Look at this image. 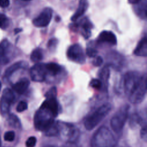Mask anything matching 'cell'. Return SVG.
Returning a JSON list of instances; mask_svg holds the SVG:
<instances>
[{
    "label": "cell",
    "mask_w": 147,
    "mask_h": 147,
    "mask_svg": "<svg viewBox=\"0 0 147 147\" xmlns=\"http://www.w3.org/2000/svg\"><path fill=\"white\" fill-rule=\"evenodd\" d=\"M46 99L34 116L35 128L45 132L55 122V118L59 113V105L56 96H45Z\"/></svg>",
    "instance_id": "cell-1"
},
{
    "label": "cell",
    "mask_w": 147,
    "mask_h": 147,
    "mask_svg": "<svg viewBox=\"0 0 147 147\" xmlns=\"http://www.w3.org/2000/svg\"><path fill=\"white\" fill-rule=\"evenodd\" d=\"M123 87L130 102L141 103L146 92V76L137 71H129L123 77Z\"/></svg>",
    "instance_id": "cell-2"
},
{
    "label": "cell",
    "mask_w": 147,
    "mask_h": 147,
    "mask_svg": "<svg viewBox=\"0 0 147 147\" xmlns=\"http://www.w3.org/2000/svg\"><path fill=\"white\" fill-rule=\"evenodd\" d=\"M115 138L106 126H101L94 133L91 140V147H114Z\"/></svg>",
    "instance_id": "cell-3"
},
{
    "label": "cell",
    "mask_w": 147,
    "mask_h": 147,
    "mask_svg": "<svg viewBox=\"0 0 147 147\" xmlns=\"http://www.w3.org/2000/svg\"><path fill=\"white\" fill-rule=\"evenodd\" d=\"M111 109V105L109 103H105L98 107L86 119L85 128L90 130L95 127L109 114Z\"/></svg>",
    "instance_id": "cell-4"
},
{
    "label": "cell",
    "mask_w": 147,
    "mask_h": 147,
    "mask_svg": "<svg viewBox=\"0 0 147 147\" xmlns=\"http://www.w3.org/2000/svg\"><path fill=\"white\" fill-rule=\"evenodd\" d=\"M57 136L68 142H75L79 137V131L74 125L64 122H57Z\"/></svg>",
    "instance_id": "cell-5"
},
{
    "label": "cell",
    "mask_w": 147,
    "mask_h": 147,
    "mask_svg": "<svg viewBox=\"0 0 147 147\" xmlns=\"http://www.w3.org/2000/svg\"><path fill=\"white\" fill-rule=\"evenodd\" d=\"M129 110V106L128 105H125L111 118L110 125L112 129L115 133H119L122 130L128 117Z\"/></svg>",
    "instance_id": "cell-6"
},
{
    "label": "cell",
    "mask_w": 147,
    "mask_h": 147,
    "mask_svg": "<svg viewBox=\"0 0 147 147\" xmlns=\"http://www.w3.org/2000/svg\"><path fill=\"white\" fill-rule=\"evenodd\" d=\"M15 100V95L11 90L6 88L2 92L0 100V111L2 115L9 113L11 105Z\"/></svg>",
    "instance_id": "cell-7"
},
{
    "label": "cell",
    "mask_w": 147,
    "mask_h": 147,
    "mask_svg": "<svg viewBox=\"0 0 147 147\" xmlns=\"http://www.w3.org/2000/svg\"><path fill=\"white\" fill-rule=\"evenodd\" d=\"M67 57L71 61L79 64H83L86 61V56L83 48L78 44L71 45L67 52Z\"/></svg>",
    "instance_id": "cell-8"
},
{
    "label": "cell",
    "mask_w": 147,
    "mask_h": 147,
    "mask_svg": "<svg viewBox=\"0 0 147 147\" xmlns=\"http://www.w3.org/2000/svg\"><path fill=\"white\" fill-rule=\"evenodd\" d=\"M32 80L36 82H44L47 78V73L45 63H37L30 69Z\"/></svg>",
    "instance_id": "cell-9"
},
{
    "label": "cell",
    "mask_w": 147,
    "mask_h": 147,
    "mask_svg": "<svg viewBox=\"0 0 147 147\" xmlns=\"http://www.w3.org/2000/svg\"><path fill=\"white\" fill-rule=\"evenodd\" d=\"M53 10L51 7H45L40 14L33 20V24L37 28L47 26L51 21Z\"/></svg>",
    "instance_id": "cell-10"
},
{
    "label": "cell",
    "mask_w": 147,
    "mask_h": 147,
    "mask_svg": "<svg viewBox=\"0 0 147 147\" xmlns=\"http://www.w3.org/2000/svg\"><path fill=\"white\" fill-rule=\"evenodd\" d=\"M98 42H106L110 45H116L117 42V40L115 34L111 31L103 30L100 33L98 36Z\"/></svg>",
    "instance_id": "cell-11"
},
{
    "label": "cell",
    "mask_w": 147,
    "mask_h": 147,
    "mask_svg": "<svg viewBox=\"0 0 147 147\" xmlns=\"http://www.w3.org/2000/svg\"><path fill=\"white\" fill-rule=\"evenodd\" d=\"M79 25L82 29V35L84 37V38H88L91 35V29L93 28V25L92 22L89 20L88 18L85 17L80 21Z\"/></svg>",
    "instance_id": "cell-12"
},
{
    "label": "cell",
    "mask_w": 147,
    "mask_h": 147,
    "mask_svg": "<svg viewBox=\"0 0 147 147\" xmlns=\"http://www.w3.org/2000/svg\"><path fill=\"white\" fill-rule=\"evenodd\" d=\"M28 64L24 61H20L15 63L6 69L4 73V76L6 79H8L17 71L21 69H25L28 67Z\"/></svg>",
    "instance_id": "cell-13"
},
{
    "label": "cell",
    "mask_w": 147,
    "mask_h": 147,
    "mask_svg": "<svg viewBox=\"0 0 147 147\" xmlns=\"http://www.w3.org/2000/svg\"><path fill=\"white\" fill-rule=\"evenodd\" d=\"M30 85V81L26 78H22L14 83L13 88L18 94H24Z\"/></svg>",
    "instance_id": "cell-14"
},
{
    "label": "cell",
    "mask_w": 147,
    "mask_h": 147,
    "mask_svg": "<svg viewBox=\"0 0 147 147\" xmlns=\"http://www.w3.org/2000/svg\"><path fill=\"white\" fill-rule=\"evenodd\" d=\"M88 7V2L87 0H80L79 2L78 7L73 16L71 17V20L72 21H77L80 17H82L87 11Z\"/></svg>",
    "instance_id": "cell-15"
},
{
    "label": "cell",
    "mask_w": 147,
    "mask_h": 147,
    "mask_svg": "<svg viewBox=\"0 0 147 147\" xmlns=\"http://www.w3.org/2000/svg\"><path fill=\"white\" fill-rule=\"evenodd\" d=\"M134 54L138 56L146 57L147 56V40L146 37L140 41L134 51Z\"/></svg>",
    "instance_id": "cell-16"
},
{
    "label": "cell",
    "mask_w": 147,
    "mask_h": 147,
    "mask_svg": "<svg viewBox=\"0 0 147 147\" xmlns=\"http://www.w3.org/2000/svg\"><path fill=\"white\" fill-rule=\"evenodd\" d=\"M45 68L47 75L51 76H55L59 75L62 70L61 67L55 63H48L45 64Z\"/></svg>",
    "instance_id": "cell-17"
},
{
    "label": "cell",
    "mask_w": 147,
    "mask_h": 147,
    "mask_svg": "<svg viewBox=\"0 0 147 147\" xmlns=\"http://www.w3.org/2000/svg\"><path fill=\"white\" fill-rule=\"evenodd\" d=\"M134 7V11L137 15L141 19H145L146 18V1L144 0V2H139Z\"/></svg>",
    "instance_id": "cell-18"
},
{
    "label": "cell",
    "mask_w": 147,
    "mask_h": 147,
    "mask_svg": "<svg viewBox=\"0 0 147 147\" xmlns=\"http://www.w3.org/2000/svg\"><path fill=\"white\" fill-rule=\"evenodd\" d=\"M44 58V53L43 51L41 49L39 48H37L34 49L31 55H30V59L33 62H39L42 60Z\"/></svg>",
    "instance_id": "cell-19"
},
{
    "label": "cell",
    "mask_w": 147,
    "mask_h": 147,
    "mask_svg": "<svg viewBox=\"0 0 147 147\" xmlns=\"http://www.w3.org/2000/svg\"><path fill=\"white\" fill-rule=\"evenodd\" d=\"M143 119L137 113L133 114L131 115L129 121V124L131 127L133 129L136 128L137 126L141 125L142 123Z\"/></svg>",
    "instance_id": "cell-20"
},
{
    "label": "cell",
    "mask_w": 147,
    "mask_h": 147,
    "mask_svg": "<svg viewBox=\"0 0 147 147\" xmlns=\"http://www.w3.org/2000/svg\"><path fill=\"white\" fill-rule=\"evenodd\" d=\"M7 122L9 125L16 129L20 128L21 127V122L18 118L14 114H11L8 117Z\"/></svg>",
    "instance_id": "cell-21"
},
{
    "label": "cell",
    "mask_w": 147,
    "mask_h": 147,
    "mask_svg": "<svg viewBox=\"0 0 147 147\" xmlns=\"http://www.w3.org/2000/svg\"><path fill=\"white\" fill-rule=\"evenodd\" d=\"M109 75L110 71L108 66H105L103 68H102L99 72V77L100 79L99 80L101 81L102 85L103 84H106L107 83L109 77Z\"/></svg>",
    "instance_id": "cell-22"
},
{
    "label": "cell",
    "mask_w": 147,
    "mask_h": 147,
    "mask_svg": "<svg viewBox=\"0 0 147 147\" xmlns=\"http://www.w3.org/2000/svg\"><path fill=\"white\" fill-rule=\"evenodd\" d=\"M9 43L7 40H2L0 43V59H3L9 47Z\"/></svg>",
    "instance_id": "cell-23"
},
{
    "label": "cell",
    "mask_w": 147,
    "mask_h": 147,
    "mask_svg": "<svg viewBox=\"0 0 147 147\" xmlns=\"http://www.w3.org/2000/svg\"><path fill=\"white\" fill-rule=\"evenodd\" d=\"M9 25L8 18L3 14L0 13V28L5 29Z\"/></svg>",
    "instance_id": "cell-24"
},
{
    "label": "cell",
    "mask_w": 147,
    "mask_h": 147,
    "mask_svg": "<svg viewBox=\"0 0 147 147\" xmlns=\"http://www.w3.org/2000/svg\"><path fill=\"white\" fill-rule=\"evenodd\" d=\"M59 41L56 38H52L48 41L47 47L50 51H53L56 48Z\"/></svg>",
    "instance_id": "cell-25"
},
{
    "label": "cell",
    "mask_w": 147,
    "mask_h": 147,
    "mask_svg": "<svg viewBox=\"0 0 147 147\" xmlns=\"http://www.w3.org/2000/svg\"><path fill=\"white\" fill-rule=\"evenodd\" d=\"M90 85L91 87L96 89V90H100L102 88V83L101 81L99 79H93L91 80Z\"/></svg>",
    "instance_id": "cell-26"
},
{
    "label": "cell",
    "mask_w": 147,
    "mask_h": 147,
    "mask_svg": "<svg viewBox=\"0 0 147 147\" xmlns=\"http://www.w3.org/2000/svg\"><path fill=\"white\" fill-rule=\"evenodd\" d=\"M98 53V51L92 47H88L86 48V54L90 57H95Z\"/></svg>",
    "instance_id": "cell-27"
},
{
    "label": "cell",
    "mask_w": 147,
    "mask_h": 147,
    "mask_svg": "<svg viewBox=\"0 0 147 147\" xmlns=\"http://www.w3.org/2000/svg\"><path fill=\"white\" fill-rule=\"evenodd\" d=\"M3 138L6 141L11 142L15 138V133L13 131H6L4 134Z\"/></svg>",
    "instance_id": "cell-28"
},
{
    "label": "cell",
    "mask_w": 147,
    "mask_h": 147,
    "mask_svg": "<svg viewBox=\"0 0 147 147\" xmlns=\"http://www.w3.org/2000/svg\"><path fill=\"white\" fill-rule=\"evenodd\" d=\"M28 109V104L25 101H20L17 107H16V110L17 112H22Z\"/></svg>",
    "instance_id": "cell-29"
},
{
    "label": "cell",
    "mask_w": 147,
    "mask_h": 147,
    "mask_svg": "<svg viewBox=\"0 0 147 147\" xmlns=\"http://www.w3.org/2000/svg\"><path fill=\"white\" fill-rule=\"evenodd\" d=\"M37 142V139L35 137L32 136L29 137L26 141V147H34Z\"/></svg>",
    "instance_id": "cell-30"
},
{
    "label": "cell",
    "mask_w": 147,
    "mask_h": 147,
    "mask_svg": "<svg viewBox=\"0 0 147 147\" xmlns=\"http://www.w3.org/2000/svg\"><path fill=\"white\" fill-rule=\"evenodd\" d=\"M103 62V60L102 57L100 56H96L92 61V64L95 67H99L100 66Z\"/></svg>",
    "instance_id": "cell-31"
},
{
    "label": "cell",
    "mask_w": 147,
    "mask_h": 147,
    "mask_svg": "<svg viewBox=\"0 0 147 147\" xmlns=\"http://www.w3.org/2000/svg\"><path fill=\"white\" fill-rule=\"evenodd\" d=\"M140 135L141 137L145 141L146 140V137H147V129H146V125L145 123L144 125H142V127L140 131Z\"/></svg>",
    "instance_id": "cell-32"
},
{
    "label": "cell",
    "mask_w": 147,
    "mask_h": 147,
    "mask_svg": "<svg viewBox=\"0 0 147 147\" xmlns=\"http://www.w3.org/2000/svg\"><path fill=\"white\" fill-rule=\"evenodd\" d=\"M10 4L9 0H0V7L2 8H5L9 6Z\"/></svg>",
    "instance_id": "cell-33"
},
{
    "label": "cell",
    "mask_w": 147,
    "mask_h": 147,
    "mask_svg": "<svg viewBox=\"0 0 147 147\" xmlns=\"http://www.w3.org/2000/svg\"><path fill=\"white\" fill-rule=\"evenodd\" d=\"M61 147H78L75 142H67L65 144L63 145Z\"/></svg>",
    "instance_id": "cell-34"
},
{
    "label": "cell",
    "mask_w": 147,
    "mask_h": 147,
    "mask_svg": "<svg viewBox=\"0 0 147 147\" xmlns=\"http://www.w3.org/2000/svg\"><path fill=\"white\" fill-rule=\"evenodd\" d=\"M141 0H128V2L131 3V4H133L135 5L137 3H138L139 2H140Z\"/></svg>",
    "instance_id": "cell-35"
},
{
    "label": "cell",
    "mask_w": 147,
    "mask_h": 147,
    "mask_svg": "<svg viewBox=\"0 0 147 147\" xmlns=\"http://www.w3.org/2000/svg\"><path fill=\"white\" fill-rule=\"evenodd\" d=\"M22 30V29H16L15 30H14V31H15V32H16V33H18V32H21Z\"/></svg>",
    "instance_id": "cell-36"
},
{
    "label": "cell",
    "mask_w": 147,
    "mask_h": 147,
    "mask_svg": "<svg viewBox=\"0 0 147 147\" xmlns=\"http://www.w3.org/2000/svg\"><path fill=\"white\" fill-rule=\"evenodd\" d=\"M55 20H56V21L57 22H59V21L60 20V18L59 16H57V17H56Z\"/></svg>",
    "instance_id": "cell-37"
},
{
    "label": "cell",
    "mask_w": 147,
    "mask_h": 147,
    "mask_svg": "<svg viewBox=\"0 0 147 147\" xmlns=\"http://www.w3.org/2000/svg\"><path fill=\"white\" fill-rule=\"evenodd\" d=\"M44 147H55L54 146H52V145H47V146H45Z\"/></svg>",
    "instance_id": "cell-38"
},
{
    "label": "cell",
    "mask_w": 147,
    "mask_h": 147,
    "mask_svg": "<svg viewBox=\"0 0 147 147\" xmlns=\"http://www.w3.org/2000/svg\"><path fill=\"white\" fill-rule=\"evenodd\" d=\"M1 87H2V84H1V82H0V91H1Z\"/></svg>",
    "instance_id": "cell-39"
},
{
    "label": "cell",
    "mask_w": 147,
    "mask_h": 147,
    "mask_svg": "<svg viewBox=\"0 0 147 147\" xmlns=\"http://www.w3.org/2000/svg\"><path fill=\"white\" fill-rule=\"evenodd\" d=\"M1 145V136H0V146Z\"/></svg>",
    "instance_id": "cell-40"
},
{
    "label": "cell",
    "mask_w": 147,
    "mask_h": 147,
    "mask_svg": "<svg viewBox=\"0 0 147 147\" xmlns=\"http://www.w3.org/2000/svg\"><path fill=\"white\" fill-rule=\"evenodd\" d=\"M22 1H30L31 0H22Z\"/></svg>",
    "instance_id": "cell-41"
}]
</instances>
